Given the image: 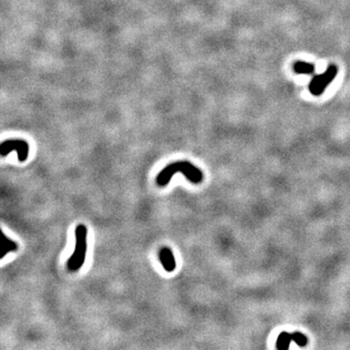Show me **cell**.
I'll use <instances>...</instances> for the list:
<instances>
[{
    "label": "cell",
    "instance_id": "1",
    "mask_svg": "<svg viewBox=\"0 0 350 350\" xmlns=\"http://www.w3.org/2000/svg\"><path fill=\"white\" fill-rule=\"evenodd\" d=\"M175 174H182L194 184H199L203 180V175L199 169L190 162L181 161L171 164L159 174L157 177L158 185L161 187L168 185Z\"/></svg>",
    "mask_w": 350,
    "mask_h": 350
},
{
    "label": "cell",
    "instance_id": "2",
    "mask_svg": "<svg viewBox=\"0 0 350 350\" xmlns=\"http://www.w3.org/2000/svg\"><path fill=\"white\" fill-rule=\"evenodd\" d=\"M88 251V228L79 224L75 229L74 252L67 261V269L70 272L79 271L85 263Z\"/></svg>",
    "mask_w": 350,
    "mask_h": 350
},
{
    "label": "cell",
    "instance_id": "3",
    "mask_svg": "<svg viewBox=\"0 0 350 350\" xmlns=\"http://www.w3.org/2000/svg\"><path fill=\"white\" fill-rule=\"evenodd\" d=\"M338 66L335 64H330L326 71L322 74L313 76L309 85V90L311 95L315 97L321 96L324 91L329 87V85L335 80L338 75Z\"/></svg>",
    "mask_w": 350,
    "mask_h": 350
},
{
    "label": "cell",
    "instance_id": "4",
    "mask_svg": "<svg viewBox=\"0 0 350 350\" xmlns=\"http://www.w3.org/2000/svg\"><path fill=\"white\" fill-rule=\"evenodd\" d=\"M1 156L5 157L10 152L16 150L18 152L19 162H24L28 156V144L23 140H5L1 144Z\"/></svg>",
    "mask_w": 350,
    "mask_h": 350
},
{
    "label": "cell",
    "instance_id": "5",
    "mask_svg": "<svg viewBox=\"0 0 350 350\" xmlns=\"http://www.w3.org/2000/svg\"><path fill=\"white\" fill-rule=\"evenodd\" d=\"M291 341H294L299 347H306L308 345V338L300 333V332H295V333H287V332H282L276 341V349L279 350H286L289 349Z\"/></svg>",
    "mask_w": 350,
    "mask_h": 350
},
{
    "label": "cell",
    "instance_id": "6",
    "mask_svg": "<svg viewBox=\"0 0 350 350\" xmlns=\"http://www.w3.org/2000/svg\"><path fill=\"white\" fill-rule=\"evenodd\" d=\"M160 261L168 272H173L176 268L175 255L171 248L163 247L160 251Z\"/></svg>",
    "mask_w": 350,
    "mask_h": 350
},
{
    "label": "cell",
    "instance_id": "7",
    "mask_svg": "<svg viewBox=\"0 0 350 350\" xmlns=\"http://www.w3.org/2000/svg\"><path fill=\"white\" fill-rule=\"evenodd\" d=\"M19 245L16 241L6 236L4 233H2V240H1V259H4L5 256L11 252L18 251Z\"/></svg>",
    "mask_w": 350,
    "mask_h": 350
},
{
    "label": "cell",
    "instance_id": "8",
    "mask_svg": "<svg viewBox=\"0 0 350 350\" xmlns=\"http://www.w3.org/2000/svg\"><path fill=\"white\" fill-rule=\"evenodd\" d=\"M293 69L297 74H304V75H311L315 71V65L311 62L298 60L294 63Z\"/></svg>",
    "mask_w": 350,
    "mask_h": 350
}]
</instances>
